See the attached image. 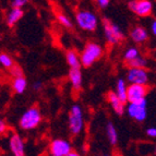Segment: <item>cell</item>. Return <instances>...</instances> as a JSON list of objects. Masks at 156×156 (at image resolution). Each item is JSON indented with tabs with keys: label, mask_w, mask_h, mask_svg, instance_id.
Here are the masks:
<instances>
[{
	"label": "cell",
	"mask_w": 156,
	"mask_h": 156,
	"mask_svg": "<svg viewBox=\"0 0 156 156\" xmlns=\"http://www.w3.org/2000/svg\"><path fill=\"white\" fill-rule=\"evenodd\" d=\"M103 55H104V49L101 45L94 42L87 43L80 54L82 66L85 68L91 67L92 65H94V62L101 59Z\"/></svg>",
	"instance_id": "6da1fadb"
},
{
	"label": "cell",
	"mask_w": 156,
	"mask_h": 156,
	"mask_svg": "<svg viewBox=\"0 0 156 156\" xmlns=\"http://www.w3.org/2000/svg\"><path fill=\"white\" fill-rule=\"evenodd\" d=\"M76 21L80 29L86 32L96 31L98 26V18L90 10H80L76 14Z\"/></svg>",
	"instance_id": "7a4b0ae2"
},
{
	"label": "cell",
	"mask_w": 156,
	"mask_h": 156,
	"mask_svg": "<svg viewBox=\"0 0 156 156\" xmlns=\"http://www.w3.org/2000/svg\"><path fill=\"white\" fill-rule=\"evenodd\" d=\"M42 114L37 107H31L24 112L20 118V127L25 131L33 130L37 128L42 121Z\"/></svg>",
	"instance_id": "3957f363"
},
{
	"label": "cell",
	"mask_w": 156,
	"mask_h": 156,
	"mask_svg": "<svg viewBox=\"0 0 156 156\" xmlns=\"http://www.w3.org/2000/svg\"><path fill=\"white\" fill-rule=\"evenodd\" d=\"M69 130L73 135H78L84 128V117L83 110L79 105H73L69 112V119H68Z\"/></svg>",
	"instance_id": "277c9868"
},
{
	"label": "cell",
	"mask_w": 156,
	"mask_h": 156,
	"mask_svg": "<svg viewBox=\"0 0 156 156\" xmlns=\"http://www.w3.org/2000/svg\"><path fill=\"white\" fill-rule=\"evenodd\" d=\"M103 26H104L105 38L109 45H118L125 39V34L122 30L115 23L110 22L109 20L105 19L103 22Z\"/></svg>",
	"instance_id": "5b68a950"
},
{
	"label": "cell",
	"mask_w": 156,
	"mask_h": 156,
	"mask_svg": "<svg viewBox=\"0 0 156 156\" xmlns=\"http://www.w3.org/2000/svg\"><path fill=\"white\" fill-rule=\"evenodd\" d=\"M146 107H147L146 99L142 101H138V103H129L126 112H127L128 116L132 118L133 120L138 121V122H143L147 117V108Z\"/></svg>",
	"instance_id": "8992f818"
},
{
	"label": "cell",
	"mask_w": 156,
	"mask_h": 156,
	"mask_svg": "<svg viewBox=\"0 0 156 156\" xmlns=\"http://www.w3.org/2000/svg\"><path fill=\"white\" fill-rule=\"evenodd\" d=\"M126 80L129 82V84L135 83V84H144L147 85L150 81V74L145 68H129L127 71Z\"/></svg>",
	"instance_id": "52a82bcc"
},
{
	"label": "cell",
	"mask_w": 156,
	"mask_h": 156,
	"mask_svg": "<svg viewBox=\"0 0 156 156\" xmlns=\"http://www.w3.org/2000/svg\"><path fill=\"white\" fill-rule=\"evenodd\" d=\"M129 9L135 16L146 18L153 12V3L151 0H131L129 2Z\"/></svg>",
	"instance_id": "ba28073f"
},
{
	"label": "cell",
	"mask_w": 156,
	"mask_h": 156,
	"mask_svg": "<svg viewBox=\"0 0 156 156\" xmlns=\"http://www.w3.org/2000/svg\"><path fill=\"white\" fill-rule=\"evenodd\" d=\"M147 92H148L147 85H144V84H135V83L129 84L128 85V95H127L128 103H138V101H144Z\"/></svg>",
	"instance_id": "9c48e42d"
},
{
	"label": "cell",
	"mask_w": 156,
	"mask_h": 156,
	"mask_svg": "<svg viewBox=\"0 0 156 156\" xmlns=\"http://www.w3.org/2000/svg\"><path fill=\"white\" fill-rule=\"evenodd\" d=\"M72 152L70 142L63 139H56L49 145V154L52 156H69Z\"/></svg>",
	"instance_id": "30bf717a"
},
{
	"label": "cell",
	"mask_w": 156,
	"mask_h": 156,
	"mask_svg": "<svg viewBox=\"0 0 156 156\" xmlns=\"http://www.w3.org/2000/svg\"><path fill=\"white\" fill-rule=\"evenodd\" d=\"M9 148L11 153L14 156H24L25 155V147H24L23 139L18 134L13 133L9 139Z\"/></svg>",
	"instance_id": "8fae6325"
},
{
	"label": "cell",
	"mask_w": 156,
	"mask_h": 156,
	"mask_svg": "<svg viewBox=\"0 0 156 156\" xmlns=\"http://www.w3.org/2000/svg\"><path fill=\"white\" fill-rule=\"evenodd\" d=\"M106 98L108 101V103H109V105L112 106V110L116 114L119 115V116H122L125 114L126 109H127V107L125 105L126 103L118 96L116 92H112V91L108 92L106 95Z\"/></svg>",
	"instance_id": "7c38bea8"
},
{
	"label": "cell",
	"mask_w": 156,
	"mask_h": 156,
	"mask_svg": "<svg viewBox=\"0 0 156 156\" xmlns=\"http://www.w3.org/2000/svg\"><path fill=\"white\" fill-rule=\"evenodd\" d=\"M130 38L135 44H143L148 39V33L142 26H134L130 31Z\"/></svg>",
	"instance_id": "4fadbf2b"
},
{
	"label": "cell",
	"mask_w": 156,
	"mask_h": 156,
	"mask_svg": "<svg viewBox=\"0 0 156 156\" xmlns=\"http://www.w3.org/2000/svg\"><path fill=\"white\" fill-rule=\"evenodd\" d=\"M69 81H70V84L72 85L73 90L79 91L81 89L82 82H83V78H82V71H81L80 68H70Z\"/></svg>",
	"instance_id": "5bb4252c"
},
{
	"label": "cell",
	"mask_w": 156,
	"mask_h": 156,
	"mask_svg": "<svg viewBox=\"0 0 156 156\" xmlns=\"http://www.w3.org/2000/svg\"><path fill=\"white\" fill-rule=\"evenodd\" d=\"M24 12L22 10V8H19V7H12L11 10L7 14V18H5V24L9 26V27H13L16 25L20 20L23 16Z\"/></svg>",
	"instance_id": "9a60e30c"
},
{
	"label": "cell",
	"mask_w": 156,
	"mask_h": 156,
	"mask_svg": "<svg viewBox=\"0 0 156 156\" xmlns=\"http://www.w3.org/2000/svg\"><path fill=\"white\" fill-rule=\"evenodd\" d=\"M12 90L16 94H23L27 87V81L23 76H19L12 79Z\"/></svg>",
	"instance_id": "2e32d148"
},
{
	"label": "cell",
	"mask_w": 156,
	"mask_h": 156,
	"mask_svg": "<svg viewBox=\"0 0 156 156\" xmlns=\"http://www.w3.org/2000/svg\"><path fill=\"white\" fill-rule=\"evenodd\" d=\"M66 60L70 68H80L82 66L80 55L74 50H68L66 54Z\"/></svg>",
	"instance_id": "e0dca14e"
},
{
	"label": "cell",
	"mask_w": 156,
	"mask_h": 156,
	"mask_svg": "<svg viewBox=\"0 0 156 156\" xmlns=\"http://www.w3.org/2000/svg\"><path fill=\"white\" fill-rule=\"evenodd\" d=\"M116 93L117 95L122 99L125 103H127V95H128V85H127V80L125 79H118L117 84H116Z\"/></svg>",
	"instance_id": "ac0fdd59"
},
{
	"label": "cell",
	"mask_w": 156,
	"mask_h": 156,
	"mask_svg": "<svg viewBox=\"0 0 156 156\" xmlns=\"http://www.w3.org/2000/svg\"><path fill=\"white\" fill-rule=\"evenodd\" d=\"M106 134L108 141L112 145H116L118 143V133L115 126L112 125V122H108L106 126Z\"/></svg>",
	"instance_id": "d6986e66"
},
{
	"label": "cell",
	"mask_w": 156,
	"mask_h": 156,
	"mask_svg": "<svg viewBox=\"0 0 156 156\" xmlns=\"http://www.w3.org/2000/svg\"><path fill=\"white\" fill-rule=\"evenodd\" d=\"M139 56H140V50L136 47H129L123 54V59L126 62H129L131 60L138 58Z\"/></svg>",
	"instance_id": "ffe728a7"
},
{
	"label": "cell",
	"mask_w": 156,
	"mask_h": 156,
	"mask_svg": "<svg viewBox=\"0 0 156 156\" xmlns=\"http://www.w3.org/2000/svg\"><path fill=\"white\" fill-rule=\"evenodd\" d=\"M0 63H1V66H2L3 68L8 69V70L16 65L14 61H13V59L11 58V56H9L8 54H5V52H2V54L0 55Z\"/></svg>",
	"instance_id": "44dd1931"
},
{
	"label": "cell",
	"mask_w": 156,
	"mask_h": 156,
	"mask_svg": "<svg viewBox=\"0 0 156 156\" xmlns=\"http://www.w3.org/2000/svg\"><path fill=\"white\" fill-rule=\"evenodd\" d=\"M127 65L129 66V68H132V67L133 68H145V66L147 65V62H146V60L140 55L138 58H135V59L127 62Z\"/></svg>",
	"instance_id": "7402d4cb"
},
{
	"label": "cell",
	"mask_w": 156,
	"mask_h": 156,
	"mask_svg": "<svg viewBox=\"0 0 156 156\" xmlns=\"http://www.w3.org/2000/svg\"><path fill=\"white\" fill-rule=\"evenodd\" d=\"M57 20L59 21V23L65 26V27H68V29H71V27H72V22H71V20L68 18L67 16L62 14V13H59V14H58Z\"/></svg>",
	"instance_id": "603a6c76"
},
{
	"label": "cell",
	"mask_w": 156,
	"mask_h": 156,
	"mask_svg": "<svg viewBox=\"0 0 156 156\" xmlns=\"http://www.w3.org/2000/svg\"><path fill=\"white\" fill-rule=\"evenodd\" d=\"M9 71H10V74L12 76V78H16V76H23L21 68L18 67L16 65H14L11 69H9Z\"/></svg>",
	"instance_id": "cb8c5ba5"
},
{
	"label": "cell",
	"mask_w": 156,
	"mask_h": 156,
	"mask_svg": "<svg viewBox=\"0 0 156 156\" xmlns=\"http://www.w3.org/2000/svg\"><path fill=\"white\" fill-rule=\"evenodd\" d=\"M30 0H12L11 3H12V7H19V8H23L24 5H27Z\"/></svg>",
	"instance_id": "d4e9b609"
},
{
	"label": "cell",
	"mask_w": 156,
	"mask_h": 156,
	"mask_svg": "<svg viewBox=\"0 0 156 156\" xmlns=\"http://www.w3.org/2000/svg\"><path fill=\"white\" fill-rule=\"evenodd\" d=\"M97 3V5H98L101 9H105L106 7H108V5H109L110 0H95Z\"/></svg>",
	"instance_id": "484cf974"
},
{
	"label": "cell",
	"mask_w": 156,
	"mask_h": 156,
	"mask_svg": "<svg viewBox=\"0 0 156 156\" xmlns=\"http://www.w3.org/2000/svg\"><path fill=\"white\" fill-rule=\"evenodd\" d=\"M146 134L151 138H156V128H148L146 130Z\"/></svg>",
	"instance_id": "4316f807"
},
{
	"label": "cell",
	"mask_w": 156,
	"mask_h": 156,
	"mask_svg": "<svg viewBox=\"0 0 156 156\" xmlns=\"http://www.w3.org/2000/svg\"><path fill=\"white\" fill-rule=\"evenodd\" d=\"M33 89L35 90V91H41V90L43 89V83L41 81H36V82L33 84Z\"/></svg>",
	"instance_id": "83f0119b"
},
{
	"label": "cell",
	"mask_w": 156,
	"mask_h": 156,
	"mask_svg": "<svg viewBox=\"0 0 156 156\" xmlns=\"http://www.w3.org/2000/svg\"><path fill=\"white\" fill-rule=\"evenodd\" d=\"M5 128H7V125H5V122L3 120H1V121H0V133H1V134H3V133L5 132Z\"/></svg>",
	"instance_id": "f1b7e54d"
},
{
	"label": "cell",
	"mask_w": 156,
	"mask_h": 156,
	"mask_svg": "<svg viewBox=\"0 0 156 156\" xmlns=\"http://www.w3.org/2000/svg\"><path fill=\"white\" fill-rule=\"evenodd\" d=\"M151 32L154 36H156V19L152 22V24H151Z\"/></svg>",
	"instance_id": "f546056e"
},
{
	"label": "cell",
	"mask_w": 156,
	"mask_h": 156,
	"mask_svg": "<svg viewBox=\"0 0 156 156\" xmlns=\"http://www.w3.org/2000/svg\"><path fill=\"white\" fill-rule=\"evenodd\" d=\"M78 155H79V154L76 153V152H71L70 155H69V156H78Z\"/></svg>",
	"instance_id": "4dcf8cb0"
},
{
	"label": "cell",
	"mask_w": 156,
	"mask_h": 156,
	"mask_svg": "<svg viewBox=\"0 0 156 156\" xmlns=\"http://www.w3.org/2000/svg\"><path fill=\"white\" fill-rule=\"evenodd\" d=\"M155 154H156V150H155Z\"/></svg>",
	"instance_id": "1f68e13d"
}]
</instances>
